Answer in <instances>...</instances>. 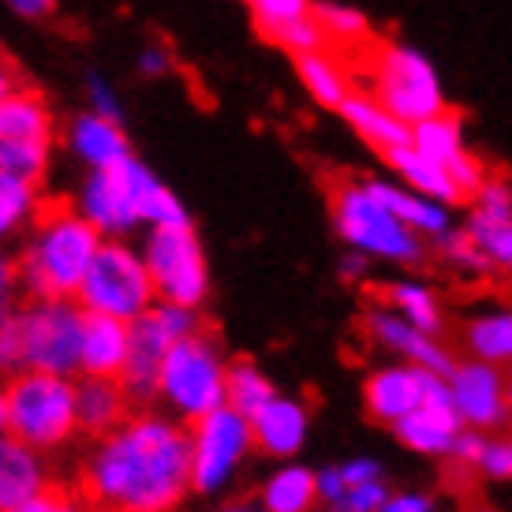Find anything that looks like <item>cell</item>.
<instances>
[{
	"label": "cell",
	"mask_w": 512,
	"mask_h": 512,
	"mask_svg": "<svg viewBox=\"0 0 512 512\" xmlns=\"http://www.w3.org/2000/svg\"><path fill=\"white\" fill-rule=\"evenodd\" d=\"M131 326L120 318L105 314H86L83 341H79V374H101V378H120L124 359H128Z\"/></svg>",
	"instance_id": "obj_20"
},
{
	"label": "cell",
	"mask_w": 512,
	"mask_h": 512,
	"mask_svg": "<svg viewBox=\"0 0 512 512\" xmlns=\"http://www.w3.org/2000/svg\"><path fill=\"white\" fill-rule=\"evenodd\" d=\"M243 4L251 8V19L266 42H270L273 30H281L285 23L311 12V0H243Z\"/></svg>",
	"instance_id": "obj_36"
},
{
	"label": "cell",
	"mask_w": 512,
	"mask_h": 512,
	"mask_svg": "<svg viewBox=\"0 0 512 512\" xmlns=\"http://www.w3.org/2000/svg\"><path fill=\"white\" fill-rule=\"evenodd\" d=\"M311 15L318 19V27L326 30V38L333 49H363L370 45V23L363 19V12L348 8V4H311Z\"/></svg>",
	"instance_id": "obj_32"
},
{
	"label": "cell",
	"mask_w": 512,
	"mask_h": 512,
	"mask_svg": "<svg viewBox=\"0 0 512 512\" xmlns=\"http://www.w3.org/2000/svg\"><path fill=\"white\" fill-rule=\"evenodd\" d=\"M72 206L101 236H116V240H128L131 232H139L143 225L150 228L191 221L184 202L135 157L120 161L113 169L86 172Z\"/></svg>",
	"instance_id": "obj_3"
},
{
	"label": "cell",
	"mask_w": 512,
	"mask_h": 512,
	"mask_svg": "<svg viewBox=\"0 0 512 512\" xmlns=\"http://www.w3.org/2000/svg\"><path fill=\"white\" fill-rule=\"evenodd\" d=\"M86 311L75 299H38L15 303L4 318V337L12 352V370H49V374H79V341H83Z\"/></svg>",
	"instance_id": "obj_5"
},
{
	"label": "cell",
	"mask_w": 512,
	"mask_h": 512,
	"mask_svg": "<svg viewBox=\"0 0 512 512\" xmlns=\"http://www.w3.org/2000/svg\"><path fill=\"white\" fill-rule=\"evenodd\" d=\"M270 42L277 45V49H288L292 57H299V53H318V49H333L326 38V30L318 27V19H314L311 12L285 23L281 30H273Z\"/></svg>",
	"instance_id": "obj_35"
},
{
	"label": "cell",
	"mask_w": 512,
	"mask_h": 512,
	"mask_svg": "<svg viewBox=\"0 0 512 512\" xmlns=\"http://www.w3.org/2000/svg\"><path fill=\"white\" fill-rule=\"evenodd\" d=\"M363 187H367L370 195L382 202L397 221H404V225L412 228V232H430V236H441V232H445V210H441V206L412 199L408 191H400V187H393V184H382V180H367Z\"/></svg>",
	"instance_id": "obj_29"
},
{
	"label": "cell",
	"mask_w": 512,
	"mask_h": 512,
	"mask_svg": "<svg viewBox=\"0 0 512 512\" xmlns=\"http://www.w3.org/2000/svg\"><path fill=\"white\" fill-rule=\"evenodd\" d=\"M385 303H393L404 322H412L415 329H423L430 337L441 329V311H438V303H434V296H430V288L385 285Z\"/></svg>",
	"instance_id": "obj_33"
},
{
	"label": "cell",
	"mask_w": 512,
	"mask_h": 512,
	"mask_svg": "<svg viewBox=\"0 0 512 512\" xmlns=\"http://www.w3.org/2000/svg\"><path fill=\"white\" fill-rule=\"evenodd\" d=\"M0 139L12 143H53L57 139V120L49 101L38 90L15 86L12 94L0 98Z\"/></svg>",
	"instance_id": "obj_21"
},
{
	"label": "cell",
	"mask_w": 512,
	"mask_h": 512,
	"mask_svg": "<svg viewBox=\"0 0 512 512\" xmlns=\"http://www.w3.org/2000/svg\"><path fill=\"white\" fill-rule=\"evenodd\" d=\"M385 161L393 165V169L415 187V191H423L430 199H445V202H464V195L456 191V184L449 180V172L441 169L434 157H427L423 150H415L412 143L408 146H397V150H385Z\"/></svg>",
	"instance_id": "obj_26"
},
{
	"label": "cell",
	"mask_w": 512,
	"mask_h": 512,
	"mask_svg": "<svg viewBox=\"0 0 512 512\" xmlns=\"http://www.w3.org/2000/svg\"><path fill=\"white\" fill-rule=\"evenodd\" d=\"M370 333L378 337L382 344H389V348H397V352H404V356L412 359V363H419V367L427 370H438V374H453V356L449 352H441L438 344L430 341V333H423V329H415L412 322H404V318H393V314L385 311H374L367 318Z\"/></svg>",
	"instance_id": "obj_24"
},
{
	"label": "cell",
	"mask_w": 512,
	"mask_h": 512,
	"mask_svg": "<svg viewBox=\"0 0 512 512\" xmlns=\"http://www.w3.org/2000/svg\"><path fill=\"white\" fill-rule=\"evenodd\" d=\"M464 348L471 352V359H483L494 367H512V311L486 314L464 326Z\"/></svg>",
	"instance_id": "obj_28"
},
{
	"label": "cell",
	"mask_w": 512,
	"mask_h": 512,
	"mask_svg": "<svg viewBox=\"0 0 512 512\" xmlns=\"http://www.w3.org/2000/svg\"><path fill=\"white\" fill-rule=\"evenodd\" d=\"M333 217L344 240L370 255L397 258V262H419L423 255L415 232H408V225L389 214L363 184H341L333 191Z\"/></svg>",
	"instance_id": "obj_12"
},
{
	"label": "cell",
	"mask_w": 512,
	"mask_h": 512,
	"mask_svg": "<svg viewBox=\"0 0 512 512\" xmlns=\"http://www.w3.org/2000/svg\"><path fill=\"white\" fill-rule=\"evenodd\" d=\"M296 72L303 79V86L311 90V98L326 109H341V101L352 94L348 86V72L333 60L329 49H318V53H299L296 57Z\"/></svg>",
	"instance_id": "obj_27"
},
{
	"label": "cell",
	"mask_w": 512,
	"mask_h": 512,
	"mask_svg": "<svg viewBox=\"0 0 512 512\" xmlns=\"http://www.w3.org/2000/svg\"><path fill=\"white\" fill-rule=\"evenodd\" d=\"M247 423H251V441L258 453L281 456V460L299 453V445L307 438V408L299 400L277 397V393Z\"/></svg>",
	"instance_id": "obj_19"
},
{
	"label": "cell",
	"mask_w": 512,
	"mask_h": 512,
	"mask_svg": "<svg viewBox=\"0 0 512 512\" xmlns=\"http://www.w3.org/2000/svg\"><path fill=\"white\" fill-rule=\"evenodd\" d=\"M449 393L460 419L475 430H494L509 423V404H505V374L494 363L471 359L456 363L449 374Z\"/></svg>",
	"instance_id": "obj_15"
},
{
	"label": "cell",
	"mask_w": 512,
	"mask_h": 512,
	"mask_svg": "<svg viewBox=\"0 0 512 512\" xmlns=\"http://www.w3.org/2000/svg\"><path fill=\"white\" fill-rule=\"evenodd\" d=\"M135 400L120 378H101V374H75V423L79 434L101 438L113 427H120L131 415Z\"/></svg>",
	"instance_id": "obj_18"
},
{
	"label": "cell",
	"mask_w": 512,
	"mask_h": 512,
	"mask_svg": "<svg viewBox=\"0 0 512 512\" xmlns=\"http://www.w3.org/2000/svg\"><path fill=\"white\" fill-rule=\"evenodd\" d=\"M0 389H4V430L23 445L53 456L79 438L72 374L12 370Z\"/></svg>",
	"instance_id": "obj_4"
},
{
	"label": "cell",
	"mask_w": 512,
	"mask_h": 512,
	"mask_svg": "<svg viewBox=\"0 0 512 512\" xmlns=\"http://www.w3.org/2000/svg\"><path fill=\"white\" fill-rule=\"evenodd\" d=\"M86 109L120 120V109H124V105H120V94H116L101 75H90V79H86Z\"/></svg>",
	"instance_id": "obj_38"
},
{
	"label": "cell",
	"mask_w": 512,
	"mask_h": 512,
	"mask_svg": "<svg viewBox=\"0 0 512 512\" xmlns=\"http://www.w3.org/2000/svg\"><path fill=\"white\" fill-rule=\"evenodd\" d=\"M64 143H68L72 157L86 172L113 169V165H120V161L131 157V143H128L124 124L113 120V116L90 113V109H83V113H75L72 120H68Z\"/></svg>",
	"instance_id": "obj_17"
},
{
	"label": "cell",
	"mask_w": 512,
	"mask_h": 512,
	"mask_svg": "<svg viewBox=\"0 0 512 512\" xmlns=\"http://www.w3.org/2000/svg\"><path fill=\"white\" fill-rule=\"evenodd\" d=\"M15 86H19V79H15V68L0 57V98H4V94H12Z\"/></svg>",
	"instance_id": "obj_46"
},
{
	"label": "cell",
	"mask_w": 512,
	"mask_h": 512,
	"mask_svg": "<svg viewBox=\"0 0 512 512\" xmlns=\"http://www.w3.org/2000/svg\"><path fill=\"white\" fill-rule=\"evenodd\" d=\"M412 146L423 150L427 157H434L441 169L449 172V180L464 195V202L475 199V191L483 187L486 172L483 161L464 150V116L453 113V109H441L438 116L419 120L412 128Z\"/></svg>",
	"instance_id": "obj_14"
},
{
	"label": "cell",
	"mask_w": 512,
	"mask_h": 512,
	"mask_svg": "<svg viewBox=\"0 0 512 512\" xmlns=\"http://www.w3.org/2000/svg\"><path fill=\"white\" fill-rule=\"evenodd\" d=\"M505 404H509V419H512V367L505 374Z\"/></svg>",
	"instance_id": "obj_49"
},
{
	"label": "cell",
	"mask_w": 512,
	"mask_h": 512,
	"mask_svg": "<svg viewBox=\"0 0 512 512\" xmlns=\"http://www.w3.org/2000/svg\"><path fill=\"white\" fill-rule=\"evenodd\" d=\"M38 187L42 184L0 169V251L19 243V236L38 217V210H42V191Z\"/></svg>",
	"instance_id": "obj_25"
},
{
	"label": "cell",
	"mask_w": 512,
	"mask_h": 512,
	"mask_svg": "<svg viewBox=\"0 0 512 512\" xmlns=\"http://www.w3.org/2000/svg\"><path fill=\"white\" fill-rule=\"evenodd\" d=\"M225 367L221 344L202 326L191 329L161 359L154 400L172 419L195 423L199 415L225 404Z\"/></svg>",
	"instance_id": "obj_6"
},
{
	"label": "cell",
	"mask_w": 512,
	"mask_h": 512,
	"mask_svg": "<svg viewBox=\"0 0 512 512\" xmlns=\"http://www.w3.org/2000/svg\"><path fill=\"white\" fill-rule=\"evenodd\" d=\"M370 75H374V98L412 128L445 109L438 72L423 53L408 45H378L370 57Z\"/></svg>",
	"instance_id": "obj_11"
},
{
	"label": "cell",
	"mask_w": 512,
	"mask_h": 512,
	"mask_svg": "<svg viewBox=\"0 0 512 512\" xmlns=\"http://www.w3.org/2000/svg\"><path fill=\"white\" fill-rule=\"evenodd\" d=\"M314 486H318V501H326V505H337L344 498V490H348L341 468H326L322 475H314Z\"/></svg>",
	"instance_id": "obj_42"
},
{
	"label": "cell",
	"mask_w": 512,
	"mask_h": 512,
	"mask_svg": "<svg viewBox=\"0 0 512 512\" xmlns=\"http://www.w3.org/2000/svg\"><path fill=\"white\" fill-rule=\"evenodd\" d=\"M83 498L98 509L165 512L191 494L187 423L169 412H131L120 427L94 438L79 471Z\"/></svg>",
	"instance_id": "obj_1"
},
{
	"label": "cell",
	"mask_w": 512,
	"mask_h": 512,
	"mask_svg": "<svg viewBox=\"0 0 512 512\" xmlns=\"http://www.w3.org/2000/svg\"><path fill=\"white\" fill-rule=\"evenodd\" d=\"M0 434H4V389H0Z\"/></svg>",
	"instance_id": "obj_50"
},
{
	"label": "cell",
	"mask_w": 512,
	"mask_h": 512,
	"mask_svg": "<svg viewBox=\"0 0 512 512\" xmlns=\"http://www.w3.org/2000/svg\"><path fill=\"white\" fill-rule=\"evenodd\" d=\"M139 251H143L157 299L199 311L210 296V266H206V251L191 221L150 225Z\"/></svg>",
	"instance_id": "obj_8"
},
{
	"label": "cell",
	"mask_w": 512,
	"mask_h": 512,
	"mask_svg": "<svg viewBox=\"0 0 512 512\" xmlns=\"http://www.w3.org/2000/svg\"><path fill=\"white\" fill-rule=\"evenodd\" d=\"M176 68V60L165 45H146L143 53H139V75L143 79H161V75H169Z\"/></svg>",
	"instance_id": "obj_41"
},
{
	"label": "cell",
	"mask_w": 512,
	"mask_h": 512,
	"mask_svg": "<svg viewBox=\"0 0 512 512\" xmlns=\"http://www.w3.org/2000/svg\"><path fill=\"white\" fill-rule=\"evenodd\" d=\"M128 326H131V341H128L124 370H120V382L128 389V397L143 408V404H154L157 370H161L165 352H169L184 333L199 329L202 322H199V314H195V307H180V303L154 299L139 318H131Z\"/></svg>",
	"instance_id": "obj_10"
},
{
	"label": "cell",
	"mask_w": 512,
	"mask_h": 512,
	"mask_svg": "<svg viewBox=\"0 0 512 512\" xmlns=\"http://www.w3.org/2000/svg\"><path fill=\"white\" fill-rule=\"evenodd\" d=\"M101 240L105 236L75 206H42L12 255L19 292L38 299H75Z\"/></svg>",
	"instance_id": "obj_2"
},
{
	"label": "cell",
	"mask_w": 512,
	"mask_h": 512,
	"mask_svg": "<svg viewBox=\"0 0 512 512\" xmlns=\"http://www.w3.org/2000/svg\"><path fill=\"white\" fill-rule=\"evenodd\" d=\"M468 236L490 258V266L512 273V187L498 176H486L475 191V214Z\"/></svg>",
	"instance_id": "obj_16"
},
{
	"label": "cell",
	"mask_w": 512,
	"mask_h": 512,
	"mask_svg": "<svg viewBox=\"0 0 512 512\" xmlns=\"http://www.w3.org/2000/svg\"><path fill=\"white\" fill-rule=\"evenodd\" d=\"M251 449H255V441H251L247 415H240L228 404L199 415L195 423H187L191 494H202V498L221 494L236 479V471H240V464L247 460Z\"/></svg>",
	"instance_id": "obj_9"
},
{
	"label": "cell",
	"mask_w": 512,
	"mask_h": 512,
	"mask_svg": "<svg viewBox=\"0 0 512 512\" xmlns=\"http://www.w3.org/2000/svg\"><path fill=\"white\" fill-rule=\"evenodd\" d=\"M367 397V408L374 419L382 423H397L400 415H408L423 397V367L412 363V367H393L374 374L363 389Z\"/></svg>",
	"instance_id": "obj_23"
},
{
	"label": "cell",
	"mask_w": 512,
	"mask_h": 512,
	"mask_svg": "<svg viewBox=\"0 0 512 512\" xmlns=\"http://www.w3.org/2000/svg\"><path fill=\"white\" fill-rule=\"evenodd\" d=\"M337 113L352 124V128L367 139L378 154H385V150H397V146H408L412 143V124H404V120H397V116L385 109L382 101L374 98V94H348V98L341 101V109Z\"/></svg>",
	"instance_id": "obj_22"
},
{
	"label": "cell",
	"mask_w": 512,
	"mask_h": 512,
	"mask_svg": "<svg viewBox=\"0 0 512 512\" xmlns=\"http://www.w3.org/2000/svg\"><path fill=\"white\" fill-rule=\"evenodd\" d=\"M57 509H68V501L53 486L45 456L4 430L0 434V512H57Z\"/></svg>",
	"instance_id": "obj_13"
},
{
	"label": "cell",
	"mask_w": 512,
	"mask_h": 512,
	"mask_svg": "<svg viewBox=\"0 0 512 512\" xmlns=\"http://www.w3.org/2000/svg\"><path fill=\"white\" fill-rule=\"evenodd\" d=\"M273 397V385L251 359H232L225 367V404L236 408L240 415H251Z\"/></svg>",
	"instance_id": "obj_30"
},
{
	"label": "cell",
	"mask_w": 512,
	"mask_h": 512,
	"mask_svg": "<svg viewBox=\"0 0 512 512\" xmlns=\"http://www.w3.org/2000/svg\"><path fill=\"white\" fill-rule=\"evenodd\" d=\"M385 501H389V490H385L382 479H367V483H356L344 490V498L333 505L341 512H382Z\"/></svg>",
	"instance_id": "obj_37"
},
{
	"label": "cell",
	"mask_w": 512,
	"mask_h": 512,
	"mask_svg": "<svg viewBox=\"0 0 512 512\" xmlns=\"http://www.w3.org/2000/svg\"><path fill=\"white\" fill-rule=\"evenodd\" d=\"M262 505L270 512H307L318 505V486L307 468H281L262 486Z\"/></svg>",
	"instance_id": "obj_31"
},
{
	"label": "cell",
	"mask_w": 512,
	"mask_h": 512,
	"mask_svg": "<svg viewBox=\"0 0 512 512\" xmlns=\"http://www.w3.org/2000/svg\"><path fill=\"white\" fill-rule=\"evenodd\" d=\"M0 374H12V352H8V337H4V322H0Z\"/></svg>",
	"instance_id": "obj_48"
},
{
	"label": "cell",
	"mask_w": 512,
	"mask_h": 512,
	"mask_svg": "<svg viewBox=\"0 0 512 512\" xmlns=\"http://www.w3.org/2000/svg\"><path fill=\"white\" fill-rule=\"evenodd\" d=\"M49 157H53V143H12V139H0V169L15 172L23 180L42 184L45 172H49Z\"/></svg>",
	"instance_id": "obj_34"
},
{
	"label": "cell",
	"mask_w": 512,
	"mask_h": 512,
	"mask_svg": "<svg viewBox=\"0 0 512 512\" xmlns=\"http://www.w3.org/2000/svg\"><path fill=\"white\" fill-rule=\"evenodd\" d=\"M363 270H367V258H348L341 266V277L344 281H352V277H363Z\"/></svg>",
	"instance_id": "obj_47"
},
{
	"label": "cell",
	"mask_w": 512,
	"mask_h": 512,
	"mask_svg": "<svg viewBox=\"0 0 512 512\" xmlns=\"http://www.w3.org/2000/svg\"><path fill=\"white\" fill-rule=\"evenodd\" d=\"M19 19H30V23H42L57 12V0H4Z\"/></svg>",
	"instance_id": "obj_43"
},
{
	"label": "cell",
	"mask_w": 512,
	"mask_h": 512,
	"mask_svg": "<svg viewBox=\"0 0 512 512\" xmlns=\"http://www.w3.org/2000/svg\"><path fill=\"white\" fill-rule=\"evenodd\" d=\"M427 509H434V501H430V498H419V494L393 498V494H389V501H385L382 512H427Z\"/></svg>",
	"instance_id": "obj_45"
},
{
	"label": "cell",
	"mask_w": 512,
	"mask_h": 512,
	"mask_svg": "<svg viewBox=\"0 0 512 512\" xmlns=\"http://www.w3.org/2000/svg\"><path fill=\"white\" fill-rule=\"evenodd\" d=\"M19 277H15V262L8 251H0V322L15 311V303H19Z\"/></svg>",
	"instance_id": "obj_40"
},
{
	"label": "cell",
	"mask_w": 512,
	"mask_h": 512,
	"mask_svg": "<svg viewBox=\"0 0 512 512\" xmlns=\"http://www.w3.org/2000/svg\"><path fill=\"white\" fill-rule=\"evenodd\" d=\"M341 475L348 486L367 483V479H378V464H374V460H352V464H344L341 468Z\"/></svg>",
	"instance_id": "obj_44"
},
{
	"label": "cell",
	"mask_w": 512,
	"mask_h": 512,
	"mask_svg": "<svg viewBox=\"0 0 512 512\" xmlns=\"http://www.w3.org/2000/svg\"><path fill=\"white\" fill-rule=\"evenodd\" d=\"M479 468L490 479H512V441H486L483 456H479Z\"/></svg>",
	"instance_id": "obj_39"
},
{
	"label": "cell",
	"mask_w": 512,
	"mask_h": 512,
	"mask_svg": "<svg viewBox=\"0 0 512 512\" xmlns=\"http://www.w3.org/2000/svg\"><path fill=\"white\" fill-rule=\"evenodd\" d=\"M154 299L157 292H154V281H150V270H146L143 262V251L128 240L105 236L98 255L90 258V266H86V277L83 285H79V292H75V303L86 314H105V318L131 322Z\"/></svg>",
	"instance_id": "obj_7"
}]
</instances>
